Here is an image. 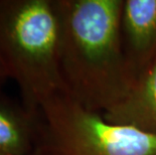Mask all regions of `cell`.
Here are the masks:
<instances>
[{
  "label": "cell",
  "mask_w": 156,
  "mask_h": 155,
  "mask_svg": "<svg viewBox=\"0 0 156 155\" xmlns=\"http://www.w3.org/2000/svg\"><path fill=\"white\" fill-rule=\"evenodd\" d=\"M59 3L62 93L88 110L103 114L119 103L134 84L121 39L124 0Z\"/></svg>",
  "instance_id": "6da1fadb"
},
{
  "label": "cell",
  "mask_w": 156,
  "mask_h": 155,
  "mask_svg": "<svg viewBox=\"0 0 156 155\" xmlns=\"http://www.w3.org/2000/svg\"><path fill=\"white\" fill-rule=\"evenodd\" d=\"M59 0H0V54L31 113L64 92Z\"/></svg>",
  "instance_id": "7a4b0ae2"
},
{
  "label": "cell",
  "mask_w": 156,
  "mask_h": 155,
  "mask_svg": "<svg viewBox=\"0 0 156 155\" xmlns=\"http://www.w3.org/2000/svg\"><path fill=\"white\" fill-rule=\"evenodd\" d=\"M34 114L35 136L29 155H156V135L110 123L62 92Z\"/></svg>",
  "instance_id": "3957f363"
},
{
  "label": "cell",
  "mask_w": 156,
  "mask_h": 155,
  "mask_svg": "<svg viewBox=\"0 0 156 155\" xmlns=\"http://www.w3.org/2000/svg\"><path fill=\"white\" fill-rule=\"evenodd\" d=\"M121 39L135 82L156 58V0H124Z\"/></svg>",
  "instance_id": "277c9868"
},
{
  "label": "cell",
  "mask_w": 156,
  "mask_h": 155,
  "mask_svg": "<svg viewBox=\"0 0 156 155\" xmlns=\"http://www.w3.org/2000/svg\"><path fill=\"white\" fill-rule=\"evenodd\" d=\"M102 115L110 123L156 135V58L136 78L127 95Z\"/></svg>",
  "instance_id": "5b68a950"
},
{
  "label": "cell",
  "mask_w": 156,
  "mask_h": 155,
  "mask_svg": "<svg viewBox=\"0 0 156 155\" xmlns=\"http://www.w3.org/2000/svg\"><path fill=\"white\" fill-rule=\"evenodd\" d=\"M34 136V114L21 101L0 94V155H29Z\"/></svg>",
  "instance_id": "8992f818"
},
{
  "label": "cell",
  "mask_w": 156,
  "mask_h": 155,
  "mask_svg": "<svg viewBox=\"0 0 156 155\" xmlns=\"http://www.w3.org/2000/svg\"><path fill=\"white\" fill-rule=\"evenodd\" d=\"M9 79H10V74H9L4 58H3L2 55L0 54V94L3 93L2 89Z\"/></svg>",
  "instance_id": "52a82bcc"
}]
</instances>
